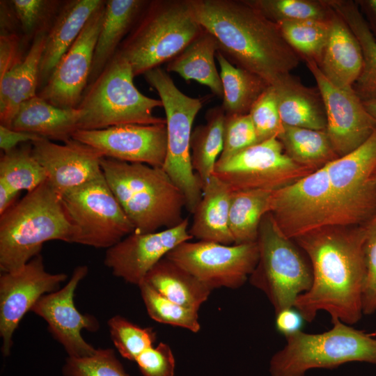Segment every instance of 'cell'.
<instances>
[{
    "label": "cell",
    "mask_w": 376,
    "mask_h": 376,
    "mask_svg": "<svg viewBox=\"0 0 376 376\" xmlns=\"http://www.w3.org/2000/svg\"><path fill=\"white\" fill-rule=\"evenodd\" d=\"M366 223L324 226L294 240L306 254L313 274L311 288L294 305L305 322H311L320 311L328 313L331 322L350 325L361 318Z\"/></svg>",
    "instance_id": "1"
},
{
    "label": "cell",
    "mask_w": 376,
    "mask_h": 376,
    "mask_svg": "<svg viewBox=\"0 0 376 376\" xmlns=\"http://www.w3.org/2000/svg\"><path fill=\"white\" fill-rule=\"evenodd\" d=\"M194 17L217 40L235 66L276 85L291 74L301 58L277 24L248 0H189Z\"/></svg>",
    "instance_id": "2"
},
{
    "label": "cell",
    "mask_w": 376,
    "mask_h": 376,
    "mask_svg": "<svg viewBox=\"0 0 376 376\" xmlns=\"http://www.w3.org/2000/svg\"><path fill=\"white\" fill-rule=\"evenodd\" d=\"M106 181L134 232L147 233L181 223L185 196L162 168L104 157Z\"/></svg>",
    "instance_id": "3"
},
{
    "label": "cell",
    "mask_w": 376,
    "mask_h": 376,
    "mask_svg": "<svg viewBox=\"0 0 376 376\" xmlns=\"http://www.w3.org/2000/svg\"><path fill=\"white\" fill-rule=\"evenodd\" d=\"M76 232L61 197L45 182L0 215V269H21L51 240L75 243Z\"/></svg>",
    "instance_id": "4"
},
{
    "label": "cell",
    "mask_w": 376,
    "mask_h": 376,
    "mask_svg": "<svg viewBox=\"0 0 376 376\" xmlns=\"http://www.w3.org/2000/svg\"><path fill=\"white\" fill-rule=\"evenodd\" d=\"M138 19L117 51L134 77L169 62L203 31L189 0L149 1Z\"/></svg>",
    "instance_id": "5"
},
{
    "label": "cell",
    "mask_w": 376,
    "mask_h": 376,
    "mask_svg": "<svg viewBox=\"0 0 376 376\" xmlns=\"http://www.w3.org/2000/svg\"><path fill=\"white\" fill-rule=\"evenodd\" d=\"M129 62L118 52L85 90L77 107L81 110L78 130H93L125 125L165 124L153 115L162 101L142 94L135 86Z\"/></svg>",
    "instance_id": "6"
},
{
    "label": "cell",
    "mask_w": 376,
    "mask_h": 376,
    "mask_svg": "<svg viewBox=\"0 0 376 376\" xmlns=\"http://www.w3.org/2000/svg\"><path fill=\"white\" fill-rule=\"evenodd\" d=\"M324 332L300 331L285 337L286 344L271 358L272 376H305L314 368L331 369L350 362L376 365V338L339 320Z\"/></svg>",
    "instance_id": "7"
},
{
    "label": "cell",
    "mask_w": 376,
    "mask_h": 376,
    "mask_svg": "<svg viewBox=\"0 0 376 376\" xmlns=\"http://www.w3.org/2000/svg\"><path fill=\"white\" fill-rule=\"evenodd\" d=\"M143 75L157 92L166 114L167 151L162 169L182 191L185 208L193 214L201 199L203 185L191 165L190 141L193 123L203 101L183 93L159 67Z\"/></svg>",
    "instance_id": "8"
},
{
    "label": "cell",
    "mask_w": 376,
    "mask_h": 376,
    "mask_svg": "<svg viewBox=\"0 0 376 376\" xmlns=\"http://www.w3.org/2000/svg\"><path fill=\"white\" fill-rule=\"evenodd\" d=\"M259 257L249 279L262 291L275 314L294 307L297 299L311 288L313 274L292 240L285 237L268 212L262 219L257 239Z\"/></svg>",
    "instance_id": "9"
},
{
    "label": "cell",
    "mask_w": 376,
    "mask_h": 376,
    "mask_svg": "<svg viewBox=\"0 0 376 376\" xmlns=\"http://www.w3.org/2000/svg\"><path fill=\"white\" fill-rule=\"evenodd\" d=\"M324 166L331 190L329 226L368 222L376 214V184L370 179L376 167V129L358 148Z\"/></svg>",
    "instance_id": "10"
},
{
    "label": "cell",
    "mask_w": 376,
    "mask_h": 376,
    "mask_svg": "<svg viewBox=\"0 0 376 376\" xmlns=\"http://www.w3.org/2000/svg\"><path fill=\"white\" fill-rule=\"evenodd\" d=\"M60 197L77 244L107 249L134 232L103 174Z\"/></svg>",
    "instance_id": "11"
},
{
    "label": "cell",
    "mask_w": 376,
    "mask_h": 376,
    "mask_svg": "<svg viewBox=\"0 0 376 376\" xmlns=\"http://www.w3.org/2000/svg\"><path fill=\"white\" fill-rule=\"evenodd\" d=\"M315 170L301 166L284 152L277 137L258 143L225 159H218L213 175L234 191H276Z\"/></svg>",
    "instance_id": "12"
},
{
    "label": "cell",
    "mask_w": 376,
    "mask_h": 376,
    "mask_svg": "<svg viewBox=\"0 0 376 376\" xmlns=\"http://www.w3.org/2000/svg\"><path fill=\"white\" fill-rule=\"evenodd\" d=\"M166 257L212 290L242 287L259 257L257 242L226 245L212 242H184Z\"/></svg>",
    "instance_id": "13"
},
{
    "label": "cell",
    "mask_w": 376,
    "mask_h": 376,
    "mask_svg": "<svg viewBox=\"0 0 376 376\" xmlns=\"http://www.w3.org/2000/svg\"><path fill=\"white\" fill-rule=\"evenodd\" d=\"M331 190L324 166L272 192L269 213L290 240L329 226Z\"/></svg>",
    "instance_id": "14"
},
{
    "label": "cell",
    "mask_w": 376,
    "mask_h": 376,
    "mask_svg": "<svg viewBox=\"0 0 376 376\" xmlns=\"http://www.w3.org/2000/svg\"><path fill=\"white\" fill-rule=\"evenodd\" d=\"M304 61L323 100L326 132L332 146L339 157L347 155L369 139L376 129V120L352 87L342 88L335 86L314 61Z\"/></svg>",
    "instance_id": "15"
},
{
    "label": "cell",
    "mask_w": 376,
    "mask_h": 376,
    "mask_svg": "<svg viewBox=\"0 0 376 376\" xmlns=\"http://www.w3.org/2000/svg\"><path fill=\"white\" fill-rule=\"evenodd\" d=\"M67 278L64 273L47 272L41 254L17 271L1 274L0 336L5 357L10 354L13 336L24 315L41 297L58 290Z\"/></svg>",
    "instance_id": "16"
},
{
    "label": "cell",
    "mask_w": 376,
    "mask_h": 376,
    "mask_svg": "<svg viewBox=\"0 0 376 376\" xmlns=\"http://www.w3.org/2000/svg\"><path fill=\"white\" fill-rule=\"evenodd\" d=\"M105 1L61 58L38 96L61 108H77L88 86L94 50L104 15Z\"/></svg>",
    "instance_id": "17"
},
{
    "label": "cell",
    "mask_w": 376,
    "mask_h": 376,
    "mask_svg": "<svg viewBox=\"0 0 376 376\" xmlns=\"http://www.w3.org/2000/svg\"><path fill=\"white\" fill-rule=\"evenodd\" d=\"M88 272L86 265L76 267L64 287L41 297L31 310L46 321L49 332L70 357H88L96 350L84 339L81 331L95 332L100 322L92 315L81 313L74 303L75 290Z\"/></svg>",
    "instance_id": "18"
},
{
    "label": "cell",
    "mask_w": 376,
    "mask_h": 376,
    "mask_svg": "<svg viewBox=\"0 0 376 376\" xmlns=\"http://www.w3.org/2000/svg\"><path fill=\"white\" fill-rule=\"evenodd\" d=\"M72 139L87 144L104 157L162 168L167 151L165 124H125L105 129L77 130Z\"/></svg>",
    "instance_id": "19"
},
{
    "label": "cell",
    "mask_w": 376,
    "mask_h": 376,
    "mask_svg": "<svg viewBox=\"0 0 376 376\" xmlns=\"http://www.w3.org/2000/svg\"><path fill=\"white\" fill-rule=\"evenodd\" d=\"M189 220L152 233L133 232L107 249L104 265L125 281L139 285L148 272L180 244L192 239Z\"/></svg>",
    "instance_id": "20"
},
{
    "label": "cell",
    "mask_w": 376,
    "mask_h": 376,
    "mask_svg": "<svg viewBox=\"0 0 376 376\" xmlns=\"http://www.w3.org/2000/svg\"><path fill=\"white\" fill-rule=\"evenodd\" d=\"M31 146L34 157L46 172L47 182L60 196L103 174L102 154L72 138L63 144L40 138Z\"/></svg>",
    "instance_id": "21"
},
{
    "label": "cell",
    "mask_w": 376,
    "mask_h": 376,
    "mask_svg": "<svg viewBox=\"0 0 376 376\" xmlns=\"http://www.w3.org/2000/svg\"><path fill=\"white\" fill-rule=\"evenodd\" d=\"M318 66L331 83L342 88L352 87L362 69L363 56L359 41L334 9L329 34Z\"/></svg>",
    "instance_id": "22"
},
{
    "label": "cell",
    "mask_w": 376,
    "mask_h": 376,
    "mask_svg": "<svg viewBox=\"0 0 376 376\" xmlns=\"http://www.w3.org/2000/svg\"><path fill=\"white\" fill-rule=\"evenodd\" d=\"M47 33L39 31L25 56L0 77V121L10 127L22 103L36 96Z\"/></svg>",
    "instance_id": "23"
},
{
    "label": "cell",
    "mask_w": 376,
    "mask_h": 376,
    "mask_svg": "<svg viewBox=\"0 0 376 376\" xmlns=\"http://www.w3.org/2000/svg\"><path fill=\"white\" fill-rule=\"evenodd\" d=\"M102 0H72L66 3L47 33L41 58L39 85H45L55 66L79 36Z\"/></svg>",
    "instance_id": "24"
},
{
    "label": "cell",
    "mask_w": 376,
    "mask_h": 376,
    "mask_svg": "<svg viewBox=\"0 0 376 376\" xmlns=\"http://www.w3.org/2000/svg\"><path fill=\"white\" fill-rule=\"evenodd\" d=\"M233 191L214 175L203 187V194L189 228L192 238L226 245L234 244L229 226Z\"/></svg>",
    "instance_id": "25"
},
{
    "label": "cell",
    "mask_w": 376,
    "mask_h": 376,
    "mask_svg": "<svg viewBox=\"0 0 376 376\" xmlns=\"http://www.w3.org/2000/svg\"><path fill=\"white\" fill-rule=\"evenodd\" d=\"M81 116L79 108H61L38 95L19 106L10 128L63 143L78 130Z\"/></svg>",
    "instance_id": "26"
},
{
    "label": "cell",
    "mask_w": 376,
    "mask_h": 376,
    "mask_svg": "<svg viewBox=\"0 0 376 376\" xmlns=\"http://www.w3.org/2000/svg\"><path fill=\"white\" fill-rule=\"evenodd\" d=\"M273 87L283 125L326 130L324 105L317 87L306 86L291 74Z\"/></svg>",
    "instance_id": "27"
},
{
    "label": "cell",
    "mask_w": 376,
    "mask_h": 376,
    "mask_svg": "<svg viewBox=\"0 0 376 376\" xmlns=\"http://www.w3.org/2000/svg\"><path fill=\"white\" fill-rule=\"evenodd\" d=\"M149 1L143 0H108L96 42L88 84L102 72L118 51L121 40Z\"/></svg>",
    "instance_id": "28"
},
{
    "label": "cell",
    "mask_w": 376,
    "mask_h": 376,
    "mask_svg": "<svg viewBox=\"0 0 376 376\" xmlns=\"http://www.w3.org/2000/svg\"><path fill=\"white\" fill-rule=\"evenodd\" d=\"M218 51L215 38L203 29L194 40L169 62L166 70L177 73L186 81L194 80L222 97L223 87L214 59Z\"/></svg>",
    "instance_id": "29"
},
{
    "label": "cell",
    "mask_w": 376,
    "mask_h": 376,
    "mask_svg": "<svg viewBox=\"0 0 376 376\" xmlns=\"http://www.w3.org/2000/svg\"><path fill=\"white\" fill-rule=\"evenodd\" d=\"M143 281L169 300L198 312L212 290L166 257L148 272Z\"/></svg>",
    "instance_id": "30"
},
{
    "label": "cell",
    "mask_w": 376,
    "mask_h": 376,
    "mask_svg": "<svg viewBox=\"0 0 376 376\" xmlns=\"http://www.w3.org/2000/svg\"><path fill=\"white\" fill-rule=\"evenodd\" d=\"M326 1L347 23L361 49L363 66L353 89L363 102L376 100V38L355 1Z\"/></svg>",
    "instance_id": "31"
},
{
    "label": "cell",
    "mask_w": 376,
    "mask_h": 376,
    "mask_svg": "<svg viewBox=\"0 0 376 376\" xmlns=\"http://www.w3.org/2000/svg\"><path fill=\"white\" fill-rule=\"evenodd\" d=\"M223 87L226 115L248 114L255 102L269 86L262 78L233 64L220 51L216 54Z\"/></svg>",
    "instance_id": "32"
},
{
    "label": "cell",
    "mask_w": 376,
    "mask_h": 376,
    "mask_svg": "<svg viewBox=\"0 0 376 376\" xmlns=\"http://www.w3.org/2000/svg\"><path fill=\"white\" fill-rule=\"evenodd\" d=\"M225 117L222 106L211 108L206 113V123L196 126L191 133V165L203 187L213 174L223 150Z\"/></svg>",
    "instance_id": "33"
},
{
    "label": "cell",
    "mask_w": 376,
    "mask_h": 376,
    "mask_svg": "<svg viewBox=\"0 0 376 376\" xmlns=\"http://www.w3.org/2000/svg\"><path fill=\"white\" fill-rule=\"evenodd\" d=\"M285 153L297 164L313 170L338 158L326 130L283 125L277 137Z\"/></svg>",
    "instance_id": "34"
},
{
    "label": "cell",
    "mask_w": 376,
    "mask_h": 376,
    "mask_svg": "<svg viewBox=\"0 0 376 376\" xmlns=\"http://www.w3.org/2000/svg\"><path fill=\"white\" fill-rule=\"evenodd\" d=\"M273 191L254 189L233 192L229 226L234 244L257 241L261 220L269 212Z\"/></svg>",
    "instance_id": "35"
},
{
    "label": "cell",
    "mask_w": 376,
    "mask_h": 376,
    "mask_svg": "<svg viewBox=\"0 0 376 376\" xmlns=\"http://www.w3.org/2000/svg\"><path fill=\"white\" fill-rule=\"evenodd\" d=\"M47 180L45 171L33 155L32 146L17 147L1 156L0 182L13 191L30 192Z\"/></svg>",
    "instance_id": "36"
},
{
    "label": "cell",
    "mask_w": 376,
    "mask_h": 376,
    "mask_svg": "<svg viewBox=\"0 0 376 376\" xmlns=\"http://www.w3.org/2000/svg\"><path fill=\"white\" fill-rule=\"evenodd\" d=\"M330 18L276 23L286 42L301 59L311 60L318 65L329 34Z\"/></svg>",
    "instance_id": "37"
},
{
    "label": "cell",
    "mask_w": 376,
    "mask_h": 376,
    "mask_svg": "<svg viewBox=\"0 0 376 376\" xmlns=\"http://www.w3.org/2000/svg\"><path fill=\"white\" fill-rule=\"evenodd\" d=\"M147 313L153 320L197 333L201 329L198 312L182 306L162 296L146 281L139 285Z\"/></svg>",
    "instance_id": "38"
},
{
    "label": "cell",
    "mask_w": 376,
    "mask_h": 376,
    "mask_svg": "<svg viewBox=\"0 0 376 376\" xmlns=\"http://www.w3.org/2000/svg\"><path fill=\"white\" fill-rule=\"evenodd\" d=\"M274 22L306 19L328 20L332 9L326 0H248Z\"/></svg>",
    "instance_id": "39"
},
{
    "label": "cell",
    "mask_w": 376,
    "mask_h": 376,
    "mask_svg": "<svg viewBox=\"0 0 376 376\" xmlns=\"http://www.w3.org/2000/svg\"><path fill=\"white\" fill-rule=\"evenodd\" d=\"M111 340L120 355L136 361L146 350L153 346L157 334L152 327H141L121 315H114L107 322Z\"/></svg>",
    "instance_id": "40"
},
{
    "label": "cell",
    "mask_w": 376,
    "mask_h": 376,
    "mask_svg": "<svg viewBox=\"0 0 376 376\" xmlns=\"http://www.w3.org/2000/svg\"><path fill=\"white\" fill-rule=\"evenodd\" d=\"M63 372L65 376H129L111 348L96 349L88 357H68Z\"/></svg>",
    "instance_id": "41"
},
{
    "label": "cell",
    "mask_w": 376,
    "mask_h": 376,
    "mask_svg": "<svg viewBox=\"0 0 376 376\" xmlns=\"http://www.w3.org/2000/svg\"><path fill=\"white\" fill-rule=\"evenodd\" d=\"M258 143L278 137L283 130L275 89L269 86L253 104L249 113Z\"/></svg>",
    "instance_id": "42"
},
{
    "label": "cell",
    "mask_w": 376,
    "mask_h": 376,
    "mask_svg": "<svg viewBox=\"0 0 376 376\" xmlns=\"http://www.w3.org/2000/svg\"><path fill=\"white\" fill-rule=\"evenodd\" d=\"M258 143L249 114L226 115L224 147L219 159H225Z\"/></svg>",
    "instance_id": "43"
},
{
    "label": "cell",
    "mask_w": 376,
    "mask_h": 376,
    "mask_svg": "<svg viewBox=\"0 0 376 376\" xmlns=\"http://www.w3.org/2000/svg\"><path fill=\"white\" fill-rule=\"evenodd\" d=\"M366 280L362 296L364 315L376 311V214L366 223L364 242Z\"/></svg>",
    "instance_id": "44"
},
{
    "label": "cell",
    "mask_w": 376,
    "mask_h": 376,
    "mask_svg": "<svg viewBox=\"0 0 376 376\" xmlns=\"http://www.w3.org/2000/svg\"><path fill=\"white\" fill-rule=\"evenodd\" d=\"M135 361L143 376H174L175 358L166 343L161 342L146 350Z\"/></svg>",
    "instance_id": "45"
},
{
    "label": "cell",
    "mask_w": 376,
    "mask_h": 376,
    "mask_svg": "<svg viewBox=\"0 0 376 376\" xmlns=\"http://www.w3.org/2000/svg\"><path fill=\"white\" fill-rule=\"evenodd\" d=\"M23 31L29 34L43 21L55 1L46 0H13L10 1Z\"/></svg>",
    "instance_id": "46"
},
{
    "label": "cell",
    "mask_w": 376,
    "mask_h": 376,
    "mask_svg": "<svg viewBox=\"0 0 376 376\" xmlns=\"http://www.w3.org/2000/svg\"><path fill=\"white\" fill-rule=\"evenodd\" d=\"M22 59L19 56L18 36L15 33L1 34L0 77Z\"/></svg>",
    "instance_id": "47"
},
{
    "label": "cell",
    "mask_w": 376,
    "mask_h": 376,
    "mask_svg": "<svg viewBox=\"0 0 376 376\" xmlns=\"http://www.w3.org/2000/svg\"><path fill=\"white\" fill-rule=\"evenodd\" d=\"M304 322L302 315L295 307L285 308L276 313V329L285 337L301 331Z\"/></svg>",
    "instance_id": "48"
},
{
    "label": "cell",
    "mask_w": 376,
    "mask_h": 376,
    "mask_svg": "<svg viewBox=\"0 0 376 376\" xmlns=\"http://www.w3.org/2000/svg\"><path fill=\"white\" fill-rule=\"evenodd\" d=\"M40 138L42 137L34 134L15 130L0 125V148L3 153L15 149L21 143H32Z\"/></svg>",
    "instance_id": "49"
},
{
    "label": "cell",
    "mask_w": 376,
    "mask_h": 376,
    "mask_svg": "<svg viewBox=\"0 0 376 376\" xmlns=\"http://www.w3.org/2000/svg\"><path fill=\"white\" fill-rule=\"evenodd\" d=\"M355 1L373 34L376 38V0H357Z\"/></svg>",
    "instance_id": "50"
},
{
    "label": "cell",
    "mask_w": 376,
    "mask_h": 376,
    "mask_svg": "<svg viewBox=\"0 0 376 376\" xmlns=\"http://www.w3.org/2000/svg\"><path fill=\"white\" fill-rule=\"evenodd\" d=\"M19 193L9 188L6 184L0 182V215L6 212L15 203Z\"/></svg>",
    "instance_id": "51"
},
{
    "label": "cell",
    "mask_w": 376,
    "mask_h": 376,
    "mask_svg": "<svg viewBox=\"0 0 376 376\" xmlns=\"http://www.w3.org/2000/svg\"><path fill=\"white\" fill-rule=\"evenodd\" d=\"M368 113L376 120V100L363 102Z\"/></svg>",
    "instance_id": "52"
},
{
    "label": "cell",
    "mask_w": 376,
    "mask_h": 376,
    "mask_svg": "<svg viewBox=\"0 0 376 376\" xmlns=\"http://www.w3.org/2000/svg\"><path fill=\"white\" fill-rule=\"evenodd\" d=\"M370 179L373 182L376 184V167L375 168V169H374Z\"/></svg>",
    "instance_id": "53"
},
{
    "label": "cell",
    "mask_w": 376,
    "mask_h": 376,
    "mask_svg": "<svg viewBox=\"0 0 376 376\" xmlns=\"http://www.w3.org/2000/svg\"><path fill=\"white\" fill-rule=\"evenodd\" d=\"M369 335L372 337L376 338V330H375L372 333H370Z\"/></svg>",
    "instance_id": "54"
}]
</instances>
